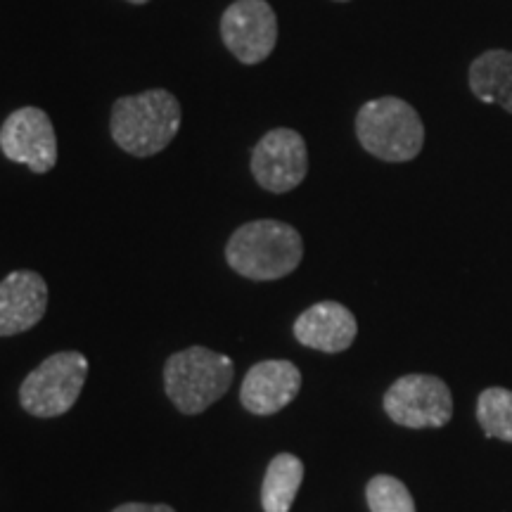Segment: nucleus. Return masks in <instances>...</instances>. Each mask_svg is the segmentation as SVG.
Returning a JSON list of instances; mask_svg holds the SVG:
<instances>
[{
	"label": "nucleus",
	"instance_id": "obj_1",
	"mask_svg": "<svg viewBox=\"0 0 512 512\" xmlns=\"http://www.w3.org/2000/svg\"><path fill=\"white\" fill-rule=\"evenodd\" d=\"M304 256V242L290 223L261 219L245 223L230 235L226 245L228 266L242 278L266 283L297 271Z\"/></svg>",
	"mask_w": 512,
	"mask_h": 512
},
{
	"label": "nucleus",
	"instance_id": "obj_2",
	"mask_svg": "<svg viewBox=\"0 0 512 512\" xmlns=\"http://www.w3.org/2000/svg\"><path fill=\"white\" fill-rule=\"evenodd\" d=\"M183 110L174 93L155 88L119 98L112 107L110 131L114 143L133 157H152L169 147L181 131Z\"/></svg>",
	"mask_w": 512,
	"mask_h": 512
},
{
	"label": "nucleus",
	"instance_id": "obj_3",
	"mask_svg": "<svg viewBox=\"0 0 512 512\" xmlns=\"http://www.w3.org/2000/svg\"><path fill=\"white\" fill-rule=\"evenodd\" d=\"M235 366L228 356L207 347H190L169 356L164 387L183 415H200L228 392Z\"/></svg>",
	"mask_w": 512,
	"mask_h": 512
},
{
	"label": "nucleus",
	"instance_id": "obj_4",
	"mask_svg": "<svg viewBox=\"0 0 512 512\" xmlns=\"http://www.w3.org/2000/svg\"><path fill=\"white\" fill-rule=\"evenodd\" d=\"M356 136L382 162H411L425 143V126L406 100L377 98L358 110Z\"/></svg>",
	"mask_w": 512,
	"mask_h": 512
},
{
	"label": "nucleus",
	"instance_id": "obj_5",
	"mask_svg": "<svg viewBox=\"0 0 512 512\" xmlns=\"http://www.w3.org/2000/svg\"><path fill=\"white\" fill-rule=\"evenodd\" d=\"M86 380L88 358L79 351H60L24 377L19 403L34 418H60L79 399Z\"/></svg>",
	"mask_w": 512,
	"mask_h": 512
},
{
	"label": "nucleus",
	"instance_id": "obj_6",
	"mask_svg": "<svg viewBox=\"0 0 512 512\" xmlns=\"http://www.w3.org/2000/svg\"><path fill=\"white\" fill-rule=\"evenodd\" d=\"M384 413L411 430L444 427L453 418L451 389L434 375H403L384 394Z\"/></svg>",
	"mask_w": 512,
	"mask_h": 512
},
{
	"label": "nucleus",
	"instance_id": "obj_7",
	"mask_svg": "<svg viewBox=\"0 0 512 512\" xmlns=\"http://www.w3.org/2000/svg\"><path fill=\"white\" fill-rule=\"evenodd\" d=\"M221 38L242 64H259L278 43V17L266 0H235L221 17Z\"/></svg>",
	"mask_w": 512,
	"mask_h": 512
},
{
	"label": "nucleus",
	"instance_id": "obj_8",
	"mask_svg": "<svg viewBox=\"0 0 512 512\" xmlns=\"http://www.w3.org/2000/svg\"><path fill=\"white\" fill-rule=\"evenodd\" d=\"M309 171L304 138L292 128H273L252 150L254 181L268 192H290L302 185Z\"/></svg>",
	"mask_w": 512,
	"mask_h": 512
},
{
	"label": "nucleus",
	"instance_id": "obj_9",
	"mask_svg": "<svg viewBox=\"0 0 512 512\" xmlns=\"http://www.w3.org/2000/svg\"><path fill=\"white\" fill-rule=\"evenodd\" d=\"M0 150L15 164L34 174H48L57 164V136L53 121L38 107L12 112L0 126Z\"/></svg>",
	"mask_w": 512,
	"mask_h": 512
},
{
	"label": "nucleus",
	"instance_id": "obj_10",
	"mask_svg": "<svg viewBox=\"0 0 512 512\" xmlns=\"http://www.w3.org/2000/svg\"><path fill=\"white\" fill-rule=\"evenodd\" d=\"M302 373L292 361H261L249 368L240 387V401L249 413L273 415L297 399Z\"/></svg>",
	"mask_w": 512,
	"mask_h": 512
},
{
	"label": "nucleus",
	"instance_id": "obj_11",
	"mask_svg": "<svg viewBox=\"0 0 512 512\" xmlns=\"http://www.w3.org/2000/svg\"><path fill=\"white\" fill-rule=\"evenodd\" d=\"M48 309V285L36 271H15L0 283V337L27 332Z\"/></svg>",
	"mask_w": 512,
	"mask_h": 512
},
{
	"label": "nucleus",
	"instance_id": "obj_12",
	"mask_svg": "<svg viewBox=\"0 0 512 512\" xmlns=\"http://www.w3.org/2000/svg\"><path fill=\"white\" fill-rule=\"evenodd\" d=\"M358 323L347 306L337 302H318L306 309L294 323V337L304 347L339 354L354 344Z\"/></svg>",
	"mask_w": 512,
	"mask_h": 512
},
{
	"label": "nucleus",
	"instance_id": "obj_13",
	"mask_svg": "<svg viewBox=\"0 0 512 512\" xmlns=\"http://www.w3.org/2000/svg\"><path fill=\"white\" fill-rule=\"evenodd\" d=\"M472 93L486 105H501L512 112V53L489 50L470 67Z\"/></svg>",
	"mask_w": 512,
	"mask_h": 512
},
{
	"label": "nucleus",
	"instance_id": "obj_14",
	"mask_svg": "<svg viewBox=\"0 0 512 512\" xmlns=\"http://www.w3.org/2000/svg\"><path fill=\"white\" fill-rule=\"evenodd\" d=\"M302 482V460L292 456V453H278L268 463L264 486H261V505H264V512H290Z\"/></svg>",
	"mask_w": 512,
	"mask_h": 512
},
{
	"label": "nucleus",
	"instance_id": "obj_15",
	"mask_svg": "<svg viewBox=\"0 0 512 512\" xmlns=\"http://www.w3.org/2000/svg\"><path fill=\"white\" fill-rule=\"evenodd\" d=\"M477 420L486 437L512 444V392L503 387L484 389L477 401Z\"/></svg>",
	"mask_w": 512,
	"mask_h": 512
},
{
	"label": "nucleus",
	"instance_id": "obj_16",
	"mask_svg": "<svg viewBox=\"0 0 512 512\" xmlns=\"http://www.w3.org/2000/svg\"><path fill=\"white\" fill-rule=\"evenodd\" d=\"M370 512H415V501L401 479L377 475L366 489Z\"/></svg>",
	"mask_w": 512,
	"mask_h": 512
},
{
	"label": "nucleus",
	"instance_id": "obj_17",
	"mask_svg": "<svg viewBox=\"0 0 512 512\" xmlns=\"http://www.w3.org/2000/svg\"><path fill=\"white\" fill-rule=\"evenodd\" d=\"M112 512H176L171 505H150V503H124Z\"/></svg>",
	"mask_w": 512,
	"mask_h": 512
},
{
	"label": "nucleus",
	"instance_id": "obj_18",
	"mask_svg": "<svg viewBox=\"0 0 512 512\" xmlns=\"http://www.w3.org/2000/svg\"><path fill=\"white\" fill-rule=\"evenodd\" d=\"M128 3H133V5H145V3H150V0H128Z\"/></svg>",
	"mask_w": 512,
	"mask_h": 512
},
{
	"label": "nucleus",
	"instance_id": "obj_19",
	"mask_svg": "<svg viewBox=\"0 0 512 512\" xmlns=\"http://www.w3.org/2000/svg\"><path fill=\"white\" fill-rule=\"evenodd\" d=\"M339 3H347V0H339Z\"/></svg>",
	"mask_w": 512,
	"mask_h": 512
}]
</instances>
